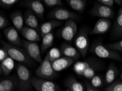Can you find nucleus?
<instances>
[{
  "label": "nucleus",
  "mask_w": 122,
  "mask_h": 91,
  "mask_svg": "<svg viewBox=\"0 0 122 91\" xmlns=\"http://www.w3.org/2000/svg\"><path fill=\"white\" fill-rule=\"evenodd\" d=\"M102 68L100 62L95 59H89L84 61H78L75 63L73 69L77 75L91 79L95 75L97 71Z\"/></svg>",
  "instance_id": "obj_1"
},
{
  "label": "nucleus",
  "mask_w": 122,
  "mask_h": 91,
  "mask_svg": "<svg viewBox=\"0 0 122 91\" xmlns=\"http://www.w3.org/2000/svg\"><path fill=\"white\" fill-rule=\"evenodd\" d=\"M2 44L3 45V48L8 53L9 56L13 60H15L18 62L27 65H31L32 64V60L27 55L25 50L3 41L2 42Z\"/></svg>",
  "instance_id": "obj_2"
},
{
  "label": "nucleus",
  "mask_w": 122,
  "mask_h": 91,
  "mask_svg": "<svg viewBox=\"0 0 122 91\" xmlns=\"http://www.w3.org/2000/svg\"><path fill=\"white\" fill-rule=\"evenodd\" d=\"M90 51L100 58L122 61V57L117 51L110 49L101 43L97 42L93 44Z\"/></svg>",
  "instance_id": "obj_3"
},
{
  "label": "nucleus",
  "mask_w": 122,
  "mask_h": 91,
  "mask_svg": "<svg viewBox=\"0 0 122 91\" xmlns=\"http://www.w3.org/2000/svg\"><path fill=\"white\" fill-rule=\"evenodd\" d=\"M18 78V89L20 91H29L31 89L30 72L26 67L19 64L16 67Z\"/></svg>",
  "instance_id": "obj_4"
},
{
  "label": "nucleus",
  "mask_w": 122,
  "mask_h": 91,
  "mask_svg": "<svg viewBox=\"0 0 122 91\" xmlns=\"http://www.w3.org/2000/svg\"><path fill=\"white\" fill-rule=\"evenodd\" d=\"M38 77L45 80L51 79L55 77V72L52 67V63L49 59L48 54L35 71Z\"/></svg>",
  "instance_id": "obj_5"
},
{
  "label": "nucleus",
  "mask_w": 122,
  "mask_h": 91,
  "mask_svg": "<svg viewBox=\"0 0 122 91\" xmlns=\"http://www.w3.org/2000/svg\"><path fill=\"white\" fill-rule=\"evenodd\" d=\"M88 32V31L86 28L81 29L76 37L75 41L76 47L83 57L86 56L89 45Z\"/></svg>",
  "instance_id": "obj_6"
},
{
  "label": "nucleus",
  "mask_w": 122,
  "mask_h": 91,
  "mask_svg": "<svg viewBox=\"0 0 122 91\" xmlns=\"http://www.w3.org/2000/svg\"><path fill=\"white\" fill-rule=\"evenodd\" d=\"M48 18L56 20H77L79 16L77 14L67 10V9L56 8L51 10L48 14Z\"/></svg>",
  "instance_id": "obj_7"
},
{
  "label": "nucleus",
  "mask_w": 122,
  "mask_h": 91,
  "mask_svg": "<svg viewBox=\"0 0 122 91\" xmlns=\"http://www.w3.org/2000/svg\"><path fill=\"white\" fill-rule=\"evenodd\" d=\"M90 14L92 16L108 19L113 16V10L111 7L105 6L99 2H95L90 10Z\"/></svg>",
  "instance_id": "obj_8"
},
{
  "label": "nucleus",
  "mask_w": 122,
  "mask_h": 91,
  "mask_svg": "<svg viewBox=\"0 0 122 91\" xmlns=\"http://www.w3.org/2000/svg\"><path fill=\"white\" fill-rule=\"evenodd\" d=\"M31 84L36 91H58L57 86L51 81L40 77L31 78Z\"/></svg>",
  "instance_id": "obj_9"
},
{
  "label": "nucleus",
  "mask_w": 122,
  "mask_h": 91,
  "mask_svg": "<svg viewBox=\"0 0 122 91\" xmlns=\"http://www.w3.org/2000/svg\"><path fill=\"white\" fill-rule=\"evenodd\" d=\"M77 32V26L72 20H67L60 31V36L66 41L71 43Z\"/></svg>",
  "instance_id": "obj_10"
},
{
  "label": "nucleus",
  "mask_w": 122,
  "mask_h": 91,
  "mask_svg": "<svg viewBox=\"0 0 122 91\" xmlns=\"http://www.w3.org/2000/svg\"><path fill=\"white\" fill-rule=\"evenodd\" d=\"M23 46L27 55L31 59L36 61L38 63L42 62V58L41 55V52L39 45L36 43L28 41H23Z\"/></svg>",
  "instance_id": "obj_11"
},
{
  "label": "nucleus",
  "mask_w": 122,
  "mask_h": 91,
  "mask_svg": "<svg viewBox=\"0 0 122 91\" xmlns=\"http://www.w3.org/2000/svg\"><path fill=\"white\" fill-rule=\"evenodd\" d=\"M5 36L10 44L16 46H23V42L20 39L18 31L13 27H7L3 29Z\"/></svg>",
  "instance_id": "obj_12"
},
{
  "label": "nucleus",
  "mask_w": 122,
  "mask_h": 91,
  "mask_svg": "<svg viewBox=\"0 0 122 91\" xmlns=\"http://www.w3.org/2000/svg\"><path fill=\"white\" fill-rule=\"evenodd\" d=\"M23 4L34 12L38 18H43L45 9L40 1L37 0H27L24 1Z\"/></svg>",
  "instance_id": "obj_13"
},
{
  "label": "nucleus",
  "mask_w": 122,
  "mask_h": 91,
  "mask_svg": "<svg viewBox=\"0 0 122 91\" xmlns=\"http://www.w3.org/2000/svg\"><path fill=\"white\" fill-rule=\"evenodd\" d=\"M111 22L107 19H100L96 23L93 29L90 31V34H100L106 33L110 29Z\"/></svg>",
  "instance_id": "obj_14"
},
{
  "label": "nucleus",
  "mask_w": 122,
  "mask_h": 91,
  "mask_svg": "<svg viewBox=\"0 0 122 91\" xmlns=\"http://www.w3.org/2000/svg\"><path fill=\"white\" fill-rule=\"evenodd\" d=\"M75 60L67 57H61L51 62L53 69L55 72H61L71 66Z\"/></svg>",
  "instance_id": "obj_15"
},
{
  "label": "nucleus",
  "mask_w": 122,
  "mask_h": 91,
  "mask_svg": "<svg viewBox=\"0 0 122 91\" xmlns=\"http://www.w3.org/2000/svg\"><path fill=\"white\" fill-rule=\"evenodd\" d=\"M24 21L27 26L40 32V27L37 20V17L30 9H27L24 14Z\"/></svg>",
  "instance_id": "obj_16"
},
{
  "label": "nucleus",
  "mask_w": 122,
  "mask_h": 91,
  "mask_svg": "<svg viewBox=\"0 0 122 91\" xmlns=\"http://www.w3.org/2000/svg\"><path fill=\"white\" fill-rule=\"evenodd\" d=\"M60 50L62 55L65 57H69L75 60L78 59L80 57L81 53L78 50L67 43H64L62 44Z\"/></svg>",
  "instance_id": "obj_17"
},
{
  "label": "nucleus",
  "mask_w": 122,
  "mask_h": 91,
  "mask_svg": "<svg viewBox=\"0 0 122 91\" xmlns=\"http://www.w3.org/2000/svg\"><path fill=\"white\" fill-rule=\"evenodd\" d=\"M21 33L27 41L34 43L40 41L41 37L39 33L34 29L29 27H24Z\"/></svg>",
  "instance_id": "obj_18"
},
{
  "label": "nucleus",
  "mask_w": 122,
  "mask_h": 91,
  "mask_svg": "<svg viewBox=\"0 0 122 91\" xmlns=\"http://www.w3.org/2000/svg\"><path fill=\"white\" fill-rule=\"evenodd\" d=\"M61 25V22L56 20H50L49 21L43 23L40 27L41 36L43 38L46 34L51 32V31L55 28Z\"/></svg>",
  "instance_id": "obj_19"
},
{
  "label": "nucleus",
  "mask_w": 122,
  "mask_h": 91,
  "mask_svg": "<svg viewBox=\"0 0 122 91\" xmlns=\"http://www.w3.org/2000/svg\"><path fill=\"white\" fill-rule=\"evenodd\" d=\"M10 19L15 28L17 29L18 31L21 32L22 29L24 27L23 25L24 20L21 12L19 10L13 12L10 15Z\"/></svg>",
  "instance_id": "obj_20"
},
{
  "label": "nucleus",
  "mask_w": 122,
  "mask_h": 91,
  "mask_svg": "<svg viewBox=\"0 0 122 91\" xmlns=\"http://www.w3.org/2000/svg\"><path fill=\"white\" fill-rule=\"evenodd\" d=\"M113 34L116 37L122 36V7L119 9L112 29Z\"/></svg>",
  "instance_id": "obj_21"
},
{
  "label": "nucleus",
  "mask_w": 122,
  "mask_h": 91,
  "mask_svg": "<svg viewBox=\"0 0 122 91\" xmlns=\"http://www.w3.org/2000/svg\"><path fill=\"white\" fill-rule=\"evenodd\" d=\"M17 82V80L13 77L3 80L0 83V91H12L15 88Z\"/></svg>",
  "instance_id": "obj_22"
},
{
  "label": "nucleus",
  "mask_w": 122,
  "mask_h": 91,
  "mask_svg": "<svg viewBox=\"0 0 122 91\" xmlns=\"http://www.w3.org/2000/svg\"><path fill=\"white\" fill-rule=\"evenodd\" d=\"M118 73L119 72L115 65L111 64L108 67L105 75V82L106 84L110 85L113 82L118 75Z\"/></svg>",
  "instance_id": "obj_23"
},
{
  "label": "nucleus",
  "mask_w": 122,
  "mask_h": 91,
  "mask_svg": "<svg viewBox=\"0 0 122 91\" xmlns=\"http://www.w3.org/2000/svg\"><path fill=\"white\" fill-rule=\"evenodd\" d=\"M14 67V61L13 59L9 56L1 62V72L4 75H8L10 74Z\"/></svg>",
  "instance_id": "obj_24"
},
{
  "label": "nucleus",
  "mask_w": 122,
  "mask_h": 91,
  "mask_svg": "<svg viewBox=\"0 0 122 91\" xmlns=\"http://www.w3.org/2000/svg\"><path fill=\"white\" fill-rule=\"evenodd\" d=\"M66 2L72 9L82 13L86 7V1L85 0H67Z\"/></svg>",
  "instance_id": "obj_25"
},
{
  "label": "nucleus",
  "mask_w": 122,
  "mask_h": 91,
  "mask_svg": "<svg viewBox=\"0 0 122 91\" xmlns=\"http://www.w3.org/2000/svg\"><path fill=\"white\" fill-rule=\"evenodd\" d=\"M66 86L71 91H84L83 85L73 77H70L66 81Z\"/></svg>",
  "instance_id": "obj_26"
},
{
  "label": "nucleus",
  "mask_w": 122,
  "mask_h": 91,
  "mask_svg": "<svg viewBox=\"0 0 122 91\" xmlns=\"http://www.w3.org/2000/svg\"><path fill=\"white\" fill-rule=\"evenodd\" d=\"M54 42V34L51 32L46 34L42 38V42L41 46V50L42 52L45 51L52 45Z\"/></svg>",
  "instance_id": "obj_27"
},
{
  "label": "nucleus",
  "mask_w": 122,
  "mask_h": 91,
  "mask_svg": "<svg viewBox=\"0 0 122 91\" xmlns=\"http://www.w3.org/2000/svg\"><path fill=\"white\" fill-rule=\"evenodd\" d=\"M47 54L48 55L49 59L51 62L56 60L57 59L60 58L62 55L60 50L57 48H53L51 49Z\"/></svg>",
  "instance_id": "obj_28"
},
{
  "label": "nucleus",
  "mask_w": 122,
  "mask_h": 91,
  "mask_svg": "<svg viewBox=\"0 0 122 91\" xmlns=\"http://www.w3.org/2000/svg\"><path fill=\"white\" fill-rule=\"evenodd\" d=\"M105 91H122V82L116 81L105 88Z\"/></svg>",
  "instance_id": "obj_29"
},
{
  "label": "nucleus",
  "mask_w": 122,
  "mask_h": 91,
  "mask_svg": "<svg viewBox=\"0 0 122 91\" xmlns=\"http://www.w3.org/2000/svg\"><path fill=\"white\" fill-rule=\"evenodd\" d=\"M90 80V84L94 88H97L102 86V80L100 76L95 75Z\"/></svg>",
  "instance_id": "obj_30"
},
{
  "label": "nucleus",
  "mask_w": 122,
  "mask_h": 91,
  "mask_svg": "<svg viewBox=\"0 0 122 91\" xmlns=\"http://www.w3.org/2000/svg\"><path fill=\"white\" fill-rule=\"evenodd\" d=\"M43 2L46 5L49 7L63 5V3L60 0H43Z\"/></svg>",
  "instance_id": "obj_31"
},
{
  "label": "nucleus",
  "mask_w": 122,
  "mask_h": 91,
  "mask_svg": "<svg viewBox=\"0 0 122 91\" xmlns=\"http://www.w3.org/2000/svg\"><path fill=\"white\" fill-rule=\"evenodd\" d=\"M17 2H18L17 0H1L0 5L3 8H10Z\"/></svg>",
  "instance_id": "obj_32"
},
{
  "label": "nucleus",
  "mask_w": 122,
  "mask_h": 91,
  "mask_svg": "<svg viewBox=\"0 0 122 91\" xmlns=\"http://www.w3.org/2000/svg\"><path fill=\"white\" fill-rule=\"evenodd\" d=\"M107 47L114 51H118L122 53V39L119 42L109 44L107 45Z\"/></svg>",
  "instance_id": "obj_33"
},
{
  "label": "nucleus",
  "mask_w": 122,
  "mask_h": 91,
  "mask_svg": "<svg viewBox=\"0 0 122 91\" xmlns=\"http://www.w3.org/2000/svg\"><path fill=\"white\" fill-rule=\"evenodd\" d=\"M9 24V21L2 15H0V29H5Z\"/></svg>",
  "instance_id": "obj_34"
},
{
  "label": "nucleus",
  "mask_w": 122,
  "mask_h": 91,
  "mask_svg": "<svg viewBox=\"0 0 122 91\" xmlns=\"http://www.w3.org/2000/svg\"><path fill=\"white\" fill-rule=\"evenodd\" d=\"M97 2L105 6L111 7V8L113 5L114 3V1L113 0H99Z\"/></svg>",
  "instance_id": "obj_35"
},
{
  "label": "nucleus",
  "mask_w": 122,
  "mask_h": 91,
  "mask_svg": "<svg viewBox=\"0 0 122 91\" xmlns=\"http://www.w3.org/2000/svg\"><path fill=\"white\" fill-rule=\"evenodd\" d=\"M8 57V53L6 50L3 48H1V49H0V61H1V62H2Z\"/></svg>",
  "instance_id": "obj_36"
},
{
  "label": "nucleus",
  "mask_w": 122,
  "mask_h": 91,
  "mask_svg": "<svg viewBox=\"0 0 122 91\" xmlns=\"http://www.w3.org/2000/svg\"><path fill=\"white\" fill-rule=\"evenodd\" d=\"M86 91H100L97 88H94V87L92 86L90 83H86Z\"/></svg>",
  "instance_id": "obj_37"
},
{
  "label": "nucleus",
  "mask_w": 122,
  "mask_h": 91,
  "mask_svg": "<svg viewBox=\"0 0 122 91\" xmlns=\"http://www.w3.org/2000/svg\"><path fill=\"white\" fill-rule=\"evenodd\" d=\"M114 3H116L117 5L121 6L122 5V0H114Z\"/></svg>",
  "instance_id": "obj_38"
},
{
  "label": "nucleus",
  "mask_w": 122,
  "mask_h": 91,
  "mask_svg": "<svg viewBox=\"0 0 122 91\" xmlns=\"http://www.w3.org/2000/svg\"><path fill=\"white\" fill-rule=\"evenodd\" d=\"M65 91H70V89L69 88H67V89H66V90H65Z\"/></svg>",
  "instance_id": "obj_39"
},
{
  "label": "nucleus",
  "mask_w": 122,
  "mask_h": 91,
  "mask_svg": "<svg viewBox=\"0 0 122 91\" xmlns=\"http://www.w3.org/2000/svg\"><path fill=\"white\" fill-rule=\"evenodd\" d=\"M121 79L122 80V74H121Z\"/></svg>",
  "instance_id": "obj_40"
}]
</instances>
